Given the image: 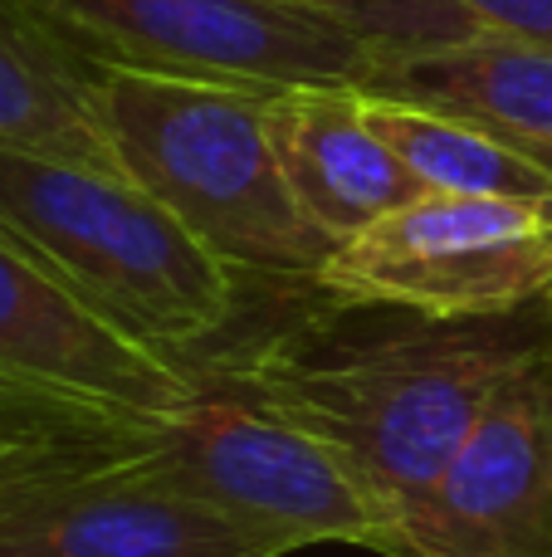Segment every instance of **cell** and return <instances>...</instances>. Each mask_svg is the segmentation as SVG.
Segmentation results:
<instances>
[{
    "instance_id": "14",
    "label": "cell",
    "mask_w": 552,
    "mask_h": 557,
    "mask_svg": "<svg viewBox=\"0 0 552 557\" xmlns=\"http://www.w3.org/2000/svg\"><path fill=\"white\" fill-rule=\"evenodd\" d=\"M117 421H137V416H98L78 411V406L35 401V396L0 386V490H10L39 465H54L64 455L93 445Z\"/></svg>"
},
{
    "instance_id": "2",
    "label": "cell",
    "mask_w": 552,
    "mask_h": 557,
    "mask_svg": "<svg viewBox=\"0 0 552 557\" xmlns=\"http://www.w3.org/2000/svg\"><path fill=\"white\" fill-rule=\"evenodd\" d=\"M260 88L98 64L93 113L117 172L235 274L318 288L338 245L303 215L274 157Z\"/></svg>"
},
{
    "instance_id": "7",
    "label": "cell",
    "mask_w": 552,
    "mask_h": 557,
    "mask_svg": "<svg viewBox=\"0 0 552 557\" xmlns=\"http://www.w3.org/2000/svg\"><path fill=\"white\" fill-rule=\"evenodd\" d=\"M0 386L98 416H162L201 386V357L137 337L0 231Z\"/></svg>"
},
{
    "instance_id": "11",
    "label": "cell",
    "mask_w": 552,
    "mask_h": 557,
    "mask_svg": "<svg viewBox=\"0 0 552 557\" xmlns=\"http://www.w3.org/2000/svg\"><path fill=\"white\" fill-rule=\"evenodd\" d=\"M362 88L465 117L552 176V39L469 35L391 59Z\"/></svg>"
},
{
    "instance_id": "3",
    "label": "cell",
    "mask_w": 552,
    "mask_h": 557,
    "mask_svg": "<svg viewBox=\"0 0 552 557\" xmlns=\"http://www.w3.org/2000/svg\"><path fill=\"white\" fill-rule=\"evenodd\" d=\"M0 231L166 352L196 357L240 308V274L123 172L0 143Z\"/></svg>"
},
{
    "instance_id": "17",
    "label": "cell",
    "mask_w": 552,
    "mask_h": 557,
    "mask_svg": "<svg viewBox=\"0 0 552 557\" xmlns=\"http://www.w3.org/2000/svg\"><path fill=\"white\" fill-rule=\"evenodd\" d=\"M548 308H552V294H548Z\"/></svg>"
},
{
    "instance_id": "10",
    "label": "cell",
    "mask_w": 552,
    "mask_h": 557,
    "mask_svg": "<svg viewBox=\"0 0 552 557\" xmlns=\"http://www.w3.org/2000/svg\"><path fill=\"white\" fill-rule=\"evenodd\" d=\"M269 137L293 201L333 245L426 196L411 166L372 133L357 88H284L269 98Z\"/></svg>"
},
{
    "instance_id": "9",
    "label": "cell",
    "mask_w": 552,
    "mask_h": 557,
    "mask_svg": "<svg viewBox=\"0 0 552 557\" xmlns=\"http://www.w3.org/2000/svg\"><path fill=\"white\" fill-rule=\"evenodd\" d=\"M401 557H552V337L401 519Z\"/></svg>"
},
{
    "instance_id": "5",
    "label": "cell",
    "mask_w": 552,
    "mask_h": 557,
    "mask_svg": "<svg viewBox=\"0 0 552 557\" xmlns=\"http://www.w3.org/2000/svg\"><path fill=\"white\" fill-rule=\"evenodd\" d=\"M93 64L260 88H362L377 49L309 0H29Z\"/></svg>"
},
{
    "instance_id": "13",
    "label": "cell",
    "mask_w": 552,
    "mask_h": 557,
    "mask_svg": "<svg viewBox=\"0 0 552 557\" xmlns=\"http://www.w3.org/2000/svg\"><path fill=\"white\" fill-rule=\"evenodd\" d=\"M372 133L411 166L426 191L440 196H509V201H552V176L528 157L489 137L455 113L411 103V98L357 88Z\"/></svg>"
},
{
    "instance_id": "8",
    "label": "cell",
    "mask_w": 552,
    "mask_h": 557,
    "mask_svg": "<svg viewBox=\"0 0 552 557\" xmlns=\"http://www.w3.org/2000/svg\"><path fill=\"white\" fill-rule=\"evenodd\" d=\"M127 425L0 490V557H279L240 523L133 470Z\"/></svg>"
},
{
    "instance_id": "4",
    "label": "cell",
    "mask_w": 552,
    "mask_h": 557,
    "mask_svg": "<svg viewBox=\"0 0 552 557\" xmlns=\"http://www.w3.org/2000/svg\"><path fill=\"white\" fill-rule=\"evenodd\" d=\"M133 470L240 523L279 557L357 543L397 557V523L348 460L201 357V386L162 416L127 425Z\"/></svg>"
},
{
    "instance_id": "1",
    "label": "cell",
    "mask_w": 552,
    "mask_h": 557,
    "mask_svg": "<svg viewBox=\"0 0 552 557\" xmlns=\"http://www.w3.org/2000/svg\"><path fill=\"white\" fill-rule=\"evenodd\" d=\"M548 304V298H543ZM381 337L313 347L303 337L215 357L240 386L328 441L397 523L436 490L504 382L552 337L509 318H421Z\"/></svg>"
},
{
    "instance_id": "16",
    "label": "cell",
    "mask_w": 552,
    "mask_h": 557,
    "mask_svg": "<svg viewBox=\"0 0 552 557\" xmlns=\"http://www.w3.org/2000/svg\"><path fill=\"white\" fill-rule=\"evenodd\" d=\"M309 5H323V10H333V15H342V20H348L352 10H357V0H309Z\"/></svg>"
},
{
    "instance_id": "12",
    "label": "cell",
    "mask_w": 552,
    "mask_h": 557,
    "mask_svg": "<svg viewBox=\"0 0 552 557\" xmlns=\"http://www.w3.org/2000/svg\"><path fill=\"white\" fill-rule=\"evenodd\" d=\"M93 74L29 0H0V143L117 172L93 113Z\"/></svg>"
},
{
    "instance_id": "6",
    "label": "cell",
    "mask_w": 552,
    "mask_h": 557,
    "mask_svg": "<svg viewBox=\"0 0 552 557\" xmlns=\"http://www.w3.org/2000/svg\"><path fill=\"white\" fill-rule=\"evenodd\" d=\"M342 308L421 318H509L552 294V201L426 191L323 264Z\"/></svg>"
},
{
    "instance_id": "15",
    "label": "cell",
    "mask_w": 552,
    "mask_h": 557,
    "mask_svg": "<svg viewBox=\"0 0 552 557\" xmlns=\"http://www.w3.org/2000/svg\"><path fill=\"white\" fill-rule=\"evenodd\" d=\"M485 35H524L552 39V0H450Z\"/></svg>"
}]
</instances>
